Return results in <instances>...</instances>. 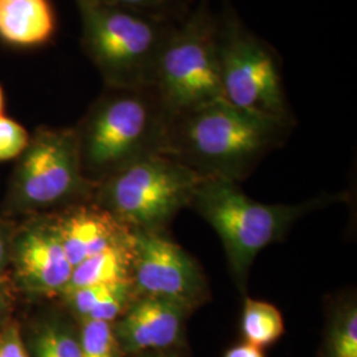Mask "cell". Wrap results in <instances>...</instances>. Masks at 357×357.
Instances as JSON below:
<instances>
[{"label":"cell","mask_w":357,"mask_h":357,"mask_svg":"<svg viewBox=\"0 0 357 357\" xmlns=\"http://www.w3.org/2000/svg\"><path fill=\"white\" fill-rule=\"evenodd\" d=\"M156 357H163V356H156Z\"/></svg>","instance_id":"d4e9b609"},{"label":"cell","mask_w":357,"mask_h":357,"mask_svg":"<svg viewBox=\"0 0 357 357\" xmlns=\"http://www.w3.org/2000/svg\"><path fill=\"white\" fill-rule=\"evenodd\" d=\"M342 299L332 311L326 357H357L356 299Z\"/></svg>","instance_id":"2e32d148"},{"label":"cell","mask_w":357,"mask_h":357,"mask_svg":"<svg viewBox=\"0 0 357 357\" xmlns=\"http://www.w3.org/2000/svg\"><path fill=\"white\" fill-rule=\"evenodd\" d=\"M105 4L147 13L172 22L183 20L193 7V0H98Z\"/></svg>","instance_id":"ac0fdd59"},{"label":"cell","mask_w":357,"mask_h":357,"mask_svg":"<svg viewBox=\"0 0 357 357\" xmlns=\"http://www.w3.org/2000/svg\"><path fill=\"white\" fill-rule=\"evenodd\" d=\"M205 178L166 153H155L116 171L105 185L109 212L132 231H162Z\"/></svg>","instance_id":"52a82bcc"},{"label":"cell","mask_w":357,"mask_h":357,"mask_svg":"<svg viewBox=\"0 0 357 357\" xmlns=\"http://www.w3.org/2000/svg\"><path fill=\"white\" fill-rule=\"evenodd\" d=\"M29 141L31 138L24 126L0 115V163L19 158L26 151Z\"/></svg>","instance_id":"ffe728a7"},{"label":"cell","mask_w":357,"mask_h":357,"mask_svg":"<svg viewBox=\"0 0 357 357\" xmlns=\"http://www.w3.org/2000/svg\"><path fill=\"white\" fill-rule=\"evenodd\" d=\"M241 328L248 344L261 349L281 337L284 324L281 311L277 307L248 298L243 305Z\"/></svg>","instance_id":"9a60e30c"},{"label":"cell","mask_w":357,"mask_h":357,"mask_svg":"<svg viewBox=\"0 0 357 357\" xmlns=\"http://www.w3.org/2000/svg\"><path fill=\"white\" fill-rule=\"evenodd\" d=\"M131 283L138 296L165 298L195 308L208 296L199 264L162 231H132Z\"/></svg>","instance_id":"9c48e42d"},{"label":"cell","mask_w":357,"mask_h":357,"mask_svg":"<svg viewBox=\"0 0 357 357\" xmlns=\"http://www.w3.org/2000/svg\"><path fill=\"white\" fill-rule=\"evenodd\" d=\"M3 109H4V91L0 85V115H3Z\"/></svg>","instance_id":"cb8c5ba5"},{"label":"cell","mask_w":357,"mask_h":357,"mask_svg":"<svg viewBox=\"0 0 357 357\" xmlns=\"http://www.w3.org/2000/svg\"><path fill=\"white\" fill-rule=\"evenodd\" d=\"M76 128H40L17 167L15 190L22 204H56L84 188Z\"/></svg>","instance_id":"ba28073f"},{"label":"cell","mask_w":357,"mask_h":357,"mask_svg":"<svg viewBox=\"0 0 357 357\" xmlns=\"http://www.w3.org/2000/svg\"><path fill=\"white\" fill-rule=\"evenodd\" d=\"M188 311L190 308L169 299L138 296L114 330L119 347L135 354L175 344Z\"/></svg>","instance_id":"30bf717a"},{"label":"cell","mask_w":357,"mask_h":357,"mask_svg":"<svg viewBox=\"0 0 357 357\" xmlns=\"http://www.w3.org/2000/svg\"><path fill=\"white\" fill-rule=\"evenodd\" d=\"M0 357H29L16 328H8L0 339Z\"/></svg>","instance_id":"44dd1931"},{"label":"cell","mask_w":357,"mask_h":357,"mask_svg":"<svg viewBox=\"0 0 357 357\" xmlns=\"http://www.w3.org/2000/svg\"><path fill=\"white\" fill-rule=\"evenodd\" d=\"M293 126L220 98L168 116L162 153L203 178L238 183L281 147Z\"/></svg>","instance_id":"6da1fadb"},{"label":"cell","mask_w":357,"mask_h":357,"mask_svg":"<svg viewBox=\"0 0 357 357\" xmlns=\"http://www.w3.org/2000/svg\"><path fill=\"white\" fill-rule=\"evenodd\" d=\"M150 88L168 116L222 98L218 65L217 13L199 0L166 40Z\"/></svg>","instance_id":"5b68a950"},{"label":"cell","mask_w":357,"mask_h":357,"mask_svg":"<svg viewBox=\"0 0 357 357\" xmlns=\"http://www.w3.org/2000/svg\"><path fill=\"white\" fill-rule=\"evenodd\" d=\"M217 40L222 98L246 112L294 125L278 52L243 23L229 0H222L217 13Z\"/></svg>","instance_id":"8992f818"},{"label":"cell","mask_w":357,"mask_h":357,"mask_svg":"<svg viewBox=\"0 0 357 357\" xmlns=\"http://www.w3.org/2000/svg\"><path fill=\"white\" fill-rule=\"evenodd\" d=\"M19 280L38 294L65 293L73 266L54 224L38 225L26 230L15 248Z\"/></svg>","instance_id":"8fae6325"},{"label":"cell","mask_w":357,"mask_h":357,"mask_svg":"<svg viewBox=\"0 0 357 357\" xmlns=\"http://www.w3.org/2000/svg\"><path fill=\"white\" fill-rule=\"evenodd\" d=\"M78 343L81 357H119L121 347L109 321L84 319Z\"/></svg>","instance_id":"e0dca14e"},{"label":"cell","mask_w":357,"mask_h":357,"mask_svg":"<svg viewBox=\"0 0 357 357\" xmlns=\"http://www.w3.org/2000/svg\"><path fill=\"white\" fill-rule=\"evenodd\" d=\"M224 357H265L259 348L255 345L241 344L230 348Z\"/></svg>","instance_id":"7402d4cb"},{"label":"cell","mask_w":357,"mask_h":357,"mask_svg":"<svg viewBox=\"0 0 357 357\" xmlns=\"http://www.w3.org/2000/svg\"><path fill=\"white\" fill-rule=\"evenodd\" d=\"M54 227L73 268L106 249L128 245L132 238V230L121 224L110 212L89 208L69 212Z\"/></svg>","instance_id":"7c38bea8"},{"label":"cell","mask_w":357,"mask_h":357,"mask_svg":"<svg viewBox=\"0 0 357 357\" xmlns=\"http://www.w3.org/2000/svg\"><path fill=\"white\" fill-rule=\"evenodd\" d=\"M75 1L82 24V48L106 88H150L159 53L178 22L98 0Z\"/></svg>","instance_id":"277c9868"},{"label":"cell","mask_w":357,"mask_h":357,"mask_svg":"<svg viewBox=\"0 0 357 357\" xmlns=\"http://www.w3.org/2000/svg\"><path fill=\"white\" fill-rule=\"evenodd\" d=\"M57 32L51 0H0V41L22 48L50 44Z\"/></svg>","instance_id":"4fadbf2b"},{"label":"cell","mask_w":357,"mask_h":357,"mask_svg":"<svg viewBox=\"0 0 357 357\" xmlns=\"http://www.w3.org/2000/svg\"><path fill=\"white\" fill-rule=\"evenodd\" d=\"M330 202L318 197L301 204H262L246 196L234 181L205 178L190 206L216 230L231 275L243 291L255 257L280 241L301 217Z\"/></svg>","instance_id":"7a4b0ae2"},{"label":"cell","mask_w":357,"mask_h":357,"mask_svg":"<svg viewBox=\"0 0 357 357\" xmlns=\"http://www.w3.org/2000/svg\"><path fill=\"white\" fill-rule=\"evenodd\" d=\"M168 114L151 88H107L76 128L82 171L110 172L162 153Z\"/></svg>","instance_id":"3957f363"},{"label":"cell","mask_w":357,"mask_h":357,"mask_svg":"<svg viewBox=\"0 0 357 357\" xmlns=\"http://www.w3.org/2000/svg\"><path fill=\"white\" fill-rule=\"evenodd\" d=\"M131 243L91 255L73 268L64 294L93 284L131 282Z\"/></svg>","instance_id":"5bb4252c"},{"label":"cell","mask_w":357,"mask_h":357,"mask_svg":"<svg viewBox=\"0 0 357 357\" xmlns=\"http://www.w3.org/2000/svg\"><path fill=\"white\" fill-rule=\"evenodd\" d=\"M36 357H81L78 339L61 326L52 324L40 332L35 343Z\"/></svg>","instance_id":"d6986e66"},{"label":"cell","mask_w":357,"mask_h":357,"mask_svg":"<svg viewBox=\"0 0 357 357\" xmlns=\"http://www.w3.org/2000/svg\"><path fill=\"white\" fill-rule=\"evenodd\" d=\"M7 261V238L4 231L0 229V270L4 268Z\"/></svg>","instance_id":"603a6c76"}]
</instances>
